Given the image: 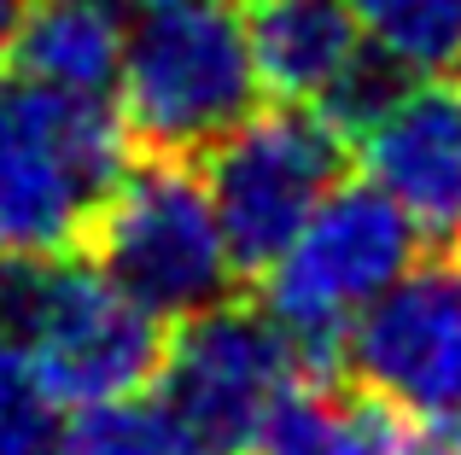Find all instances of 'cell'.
<instances>
[{
  "label": "cell",
  "instance_id": "1",
  "mask_svg": "<svg viewBox=\"0 0 461 455\" xmlns=\"http://www.w3.org/2000/svg\"><path fill=\"white\" fill-rule=\"evenodd\" d=\"M135 140L105 94L0 70V257H77Z\"/></svg>",
  "mask_w": 461,
  "mask_h": 455
},
{
  "label": "cell",
  "instance_id": "2",
  "mask_svg": "<svg viewBox=\"0 0 461 455\" xmlns=\"http://www.w3.org/2000/svg\"><path fill=\"white\" fill-rule=\"evenodd\" d=\"M0 333L65 409L152 391L169 321L88 257H0Z\"/></svg>",
  "mask_w": 461,
  "mask_h": 455
},
{
  "label": "cell",
  "instance_id": "3",
  "mask_svg": "<svg viewBox=\"0 0 461 455\" xmlns=\"http://www.w3.org/2000/svg\"><path fill=\"white\" fill-rule=\"evenodd\" d=\"M77 257L105 269L164 321H181L246 286L216 217L204 158L187 152H135L88 217Z\"/></svg>",
  "mask_w": 461,
  "mask_h": 455
},
{
  "label": "cell",
  "instance_id": "4",
  "mask_svg": "<svg viewBox=\"0 0 461 455\" xmlns=\"http://www.w3.org/2000/svg\"><path fill=\"white\" fill-rule=\"evenodd\" d=\"M117 112L135 152L204 158L258 112V58L234 0H169L129 35Z\"/></svg>",
  "mask_w": 461,
  "mask_h": 455
},
{
  "label": "cell",
  "instance_id": "5",
  "mask_svg": "<svg viewBox=\"0 0 461 455\" xmlns=\"http://www.w3.org/2000/svg\"><path fill=\"white\" fill-rule=\"evenodd\" d=\"M427 245L392 193L374 182H339L298 228V239L263 269V309L293 333L315 374H345V339L362 309Z\"/></svg>",
  "mask_w": 461,
  "mask_h": 455
},
{
  "label": "cell",
  "instance_id": "6",
  "mask_svg": "<svg viewBox=\"0 0 461 455\" xmlns=\"http://www.w3.org/2000/svg\"><path fill=\"white\" fill-rule=\"evenodd\" d=\"M350 158L357 147L345 129L321 105L298 100H275L251 112L234 135H222L204 152V175H211L216 217H222L240 281H263V269L298 239L315 205L345 182Z\"/></svg>",
  "mask_w": 461,
  "mask_h": 455
},
{
  "label": "cell",
  "instance_id": "7",
  "mask_svg": "<svg viewBox=\"0 0 461 455\" xmlns=\"http://www.w3.org/2000/svg\"><path fill=\"white\" fill-rule=\"evenodd\" d=\"M315 374L263 298H216L169 321L152 391L193 433L199 455H246L293 379Z\"/></svg>",
  "mask_w": 461,
  "mask_h": 455
},
{
  "label": "cell",
  "instance_id": "8",
  "mask_svg": "<svg viewBox=\"0 0 461 455\" xmlns=\"http://www.w3.org/2000/svg\"><path fill=\"white\" fill-rule=\"evenodd\" d=\"M339 368L409 415L461 409V239L427 245L362 309Z\"/></svg>",
  "mask_w": 461,
  "mask_h": 455
},
{
  "label": "cell",
  "instance_id": "9",
  "mask_svg": "<svg viewBox=\"0 0 461 455\" xmlns=\"http://www.w3.org/2000/svg\"><path fill=\"white\" fill-rule=\"evenodd\" d=\"M357 158L427 245L461 239V76H409L357 129Z\"/></svg>",
  "mask_w": 461,
  "mask_h": 455
},
{
  "label": "cell",
  "instance_id": "10",
  "mask_svg": "<svg viewBox=\"0 0 461 455\" xmlns=\"http://www.w3.org/2000/svg\"><path fill=\"white\" fill-rule=\"evenodd\" d=\"M240 12L269 100L327 105L368 53L350 0H246Z\"/></svg>",
  "mask_w": 461,
  "mask_h": 455
},
{
  "label": "cell",
  "instance_id": "11",
  "mask_svg": "<svg viewBox=\"0 0 461 455\" xmlns=\"http://www.w3.org/2000/svg\"><path fill=\"white\" fill-rule=\"evenodd\" d=\"M123 47L129 35L117 0H30L6 70L70 94H112L123 76Z\"/></svg>",
  "mask_w": 461,
  "mask_h": 455
},
{
  "label": "cell",
  "instance_id": "12",
  "mask_svg": "<svg viewBox=\"0 0 461 455\" xmlns=\"http://www.w3.org/2000/svg\"><path fill=\"white\" fill-rule=\"evenodd\" d=\"M350 12L403 76H461V0H350Z\"/></svg>",
  "mask_w": 461,
  "mask_h": 455
},
{
  "label": "cell",
  "instance_id": "13",
  "mask_svg": "<svg viewBox=\"0 0 461 455\" xmlns=\"http://www.w3.org/2000/svg\"><path fill=\"white\" fill-rule=\"evenodd\" d=\"M59 455H199L193 433L164 409V397H112L88 403L65 421V450Z\"/></svg>",
  "mask_w": 461,
  "mask_h": 455
},
{
  "label": "cell",
  "instance_id": "14",
  "mask_svg": "<svg viewBox=\"0 0 461 455\" xmlns=\"http://www.w3.org/2000/svg\"><path fill=\"white\" fill-rule=\"evenodd\" d=\"M65 450V403L41 386L30 356L0 339V455H59Z\"/></svg>",
  "mask_w": 461,
  "mask_h": 455
},
{
  "label": "cell",
  "instance_id": "15",
  "mask_svg": "<svg viewBox=\"0 0 461 455\" xmlns=\"http://www.w3.org/2000/svg\"><path fill=\"white\" fill-rule=\"evenodd\" d=\"M23 6H30V0H0V70H6V58H12V35H18V23H23Z\"/></svg>",
  "mask_w": 461,
  "mask_h": 455
},
{
  "label": "cell",
  "instance_id": "16",
  "mask_svg": "<svg viewBox=\"0 0 461 455\" xmlns=\"http://www.w3.org/2000/svg\"><path fill=\"white\" fill-rule=\"evenodd\" d=\"M135 6H147V12H152V6H169V0H135Z\"/></svg>",
  "mask_w": 461,
  "mask_h": 455
}]
</instances>
